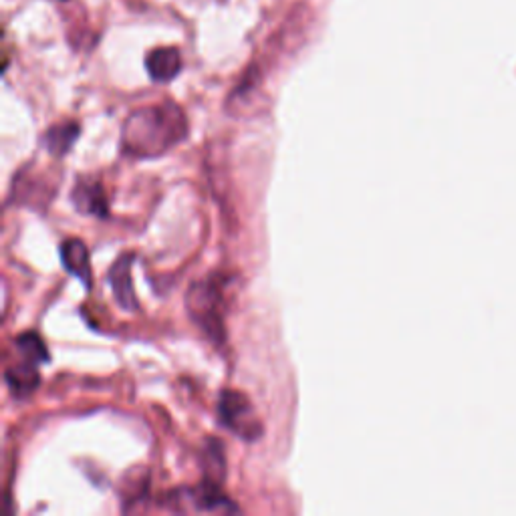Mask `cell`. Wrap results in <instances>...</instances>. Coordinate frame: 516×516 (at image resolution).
Instances as JSON below:
<instances>
[{
  "label": "cell",
  "instance_id": "9",
  "mask_svg": "<svg viewBox=\"0 0 516 516\" xmlns=\"http://www.w3.org/2000/svg\"><path fill=\"white\" fill-rule=\"evenodd\" d=\"M5 381L9 385V390L15 398L19 400H25L29 398L37 387L41 383V375L37 371V365L31 363V361H25L21 365H15L11 367L7 373H5Z\"/></svg>",
  "mask_w": 516,
  "mask_h": 516
},
{
  "label": "cell",
  "instance_id": "10",
  "mask_svg": "<svg viewBox=\"0 0 516 516\" xmlns=\"http://www.w3.org/2000/svg\"><path fill=\"white\" fill-rule=\"evenodd\" d=\"M79 134H81V129L75 121H63V123L49 127V132L45 134L43 142H45V148L49 150V154L63 158L65 154L71 152Z\"/></svg>",
  "mask_w": 516,
  "mask_h": 516
},
{
  "label": "cell",
  "instance_id": "3",
  "mask_svg": "<svg viewBox=\"0 0 516 516\" xmlns=\"http://www.w3.org/2000/svg\"><path fill=\"white\" fill-rule=\"evenodd\" d=\"M218 416L222 426L234 432L242 440L252 442L256 438H261L263 434L261 422H258L250 402L246 400V396L238 392H230V390L222 392L218 402Z\"/></svg>",
  "mask_w": 516,
  "mask_h": 516
},
{
  "label": "cell",
  "instance_id": "12",
  "mask_svg": "<svg viewBox=\"0 0 516 516\" xmlns=\"http://www.w3.org/2000/svg\"><path fill=\"white\" fill-rule=\"evenodd\" d=\"M204 470H206V480L212 482H222L226 476V458H224V448L218 440H210L204 450Z\"/></svg>",
  "mask_w": 516,
  "mask_h": 516
},
{
  "label": "cell",
  "instance_id": "2",
  "mask_svg": "<svg viewBox=\"0 0 516 516\" xmlns=\"http://www.w3.org/2000/svg\"><path fill=\"white\" fill-rule=\"evenodd\" d=\"M190 319L214 341L224 339V301L214 283H194L186 293Z\"/></svg>",
  "mask_w": 516,
  "mask_h": 516
},
{
  "label": "cell",
  "instance_id": "1",
  "mask_svg": "<svg viewBox=\"0 0 516 516\" xmlns=\"http://www.w3.org/2000/svg\"><path fill=\"white\" fill-rule=\"evenodd\" d=\"M188 136L184 111L174 103L150 105L125 119L121 144L134 158H158L176 148Z\"/></svg>",
  "mask_w": 516,
  "mask_h": 516
},
{
  "label": "cell",
  "instance_id": "8",
  "mask_svg": "<svg viewBox=\"0 0 516 516\" xmlns=\"http://www.w3.org/2000/svg\"><path fill=\"white\" fill-rule=\"evenodd\" d=\"M190 500L196 510H206V512H214V510L236 512L238 510L232 504V500L220 490V484L212 482V480H206L198 488L190 490Z\"/></svg>",
  "mask_w": 516,
  "mask_h": 516
},
{
  "label": "cell",
  "instance_id": "6",
  "mask_svg": "<svg viewBox=\"0 0 516 516\" xmlns=\"http://www.w3.org/2000/svg\"><path fill=\"white\" fill-rule=\"evenodd\" d=\"M61 263H63V269L69 275L79 279L87 289L91 287L89 250H87V246L81 240L71 238V240L63 242V246H61Z\"/></svg>",
  "mask_w": 516,
  "mask_h": 516
},
{
  "label": "cell",
  "instance_id": "5",
  "mask_svg": "<svg viewBox=\"0 0 516 516\" xmlns=\"http://www.w3.org/2000/svg\"><path fill=\"white\" fill-rule=\"evenodd\" d=\"M71 202L77 208V212L87 216H107L109 210L105 192L101 184L95 180H79L73 188Z\"/></svg>",
  "mask_w": 516,
  "mask_h": 516
},
{
  "label": "cell",
  "instance_id": "7",
  "mask_svg": "<svg viewBox=\"0 0 516 516\" xmlns=\"http://www.w3.org/2000/svg\"><path fill=\"white\" fill-rule=\"evenodd\" d=\"M146 67H148V73L154 81L168 83V81L176 79L178 73L182 71V55L174 47L156 49L148 55Z\"/></svg>",
  "mask_w": 516,
  "mask_h": 516
},
{
  "label": "cell",
  "instance_id": "4",
  "mask_svg": "<svg viewBox=\"0 0 516 516\" xmlns=\"http://www.w3.org/2000/svg\"><path fill=\"white\" fill-rule=\"evenodd\" d=\"M132 265H134V256L123 254L109 269V285H111L113 297H115L117 305L125 311L138 309V299H136L134 285H132Z\"/></svg>",
  "mask_w": 516,
  "mask_h": 516
},
{
  "label": "cell",
  "instance_id": "11",
  "mask_svg": "<svg viewBox=\"0 0 516 516\" xmlns=\"http://www.w3.org/2000/svg\"><path fill=\"white\" fill-rule=\"evenodd\" d=\"M15 345L19 349V353L25 357V361H31L35 365L51 361V355H49V349H47L45 341L37 333H33V331L21 333L15 339Z\"/></svg>",
  "mask_w": 516,
  "mask_h": 516
}]
</instances>
